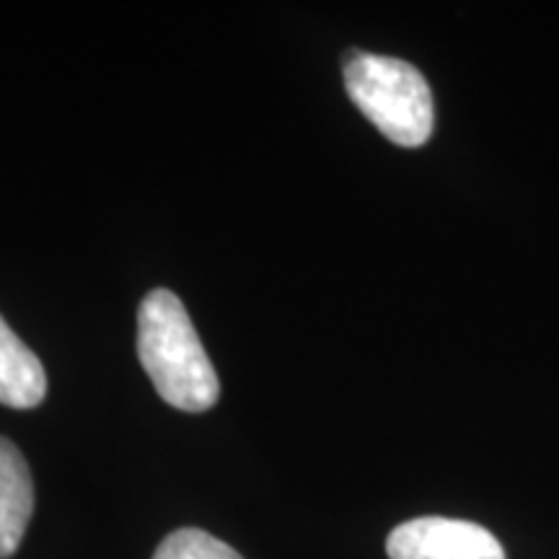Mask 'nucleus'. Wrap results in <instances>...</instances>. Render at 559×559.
Masks as SVG:
<instances>
[{"label": "nucleus", "mask_w": 559, "mask_h": 559, "mask_svg": "<svg viewBox=\"0 0 559 559\" xmlns=\"http://www.w3.org/2000/svg\"><path fill=\"white\" fill-rule=\"evenodd\" d=\"M349 99L391 143L417 148L432 132V94L409 62L353 52L345 62Z\"/></svg>", "instance_id": "nucleus-2"}, {"label": "nucleus", "mask_w": 559, "mask_h": 559, "mask_svg": "<svg viewBox=\"0 0 559 559\" xmlns=\"http://www.w3.org/2000/svg\"><path fill=\"white\" fill-rule=\"evenodd\" d=\"M391 559H506L500 542L487 528L456 519H415L391 531Z\"/></svg>", "instance_id": "nucleus-3"}, {"label": "nucleus", "mask_w": 559, "mask_h": 559, "mask_svg": "<svg viewBox=\"0 0 559 559\" xmlns=\"http://www.w3.org/2000/svg\"><path fill=\"white\" fill-rule=\"evenodd\" d=\"M153 559H243L226 542L215 539L207 531L179 528L166 536Z\"/></svg>", "instance_id": "nucleus-6"}, {"label": "nucleus", "mask_w": 559, "mask_h": 559, "mask_svg": "<svg viewBox=\"0 0 559 559\" xmlns=\"http://www.w3.org/2000/svg\"><path fill=\"white\" fill-rule=\"evenodd\" d=\"M34 513V481L26 459L0 438V559L16 555Z\"/></svg>", "instance_id": "nucleus-4"}, {"label": "nucleus", "mask_w": 559, "mask_h": 559, "mask_svg": "<svg viewBox=\"0 0 559 559\" xmlns=\"http://www.w3.org/2000/svg\"><path fill=\"white\" fill-rule=\"evenodd\" d=\"M138 355L153 389L181 412L218 402L221 381L194 332L190 313L171 290H151L138 311Z\"/></svg>", "instance_id": "nucleus-1"}, {"label": "nucleus", "mask_w": 559, "mask_h": 559, "mask_svg": "<svg viewBox=\"0 0 559 559\" xmlns=\"http://www.w3.org/2000/svg\"><path fill=\"white\" fill-rule=\"evenodd\" d=\"M47 394V373L37 355L16 337L0 317V404L32 409Z\"/></svg>", "instance_id": "nucleus-5"}]
</instances>
